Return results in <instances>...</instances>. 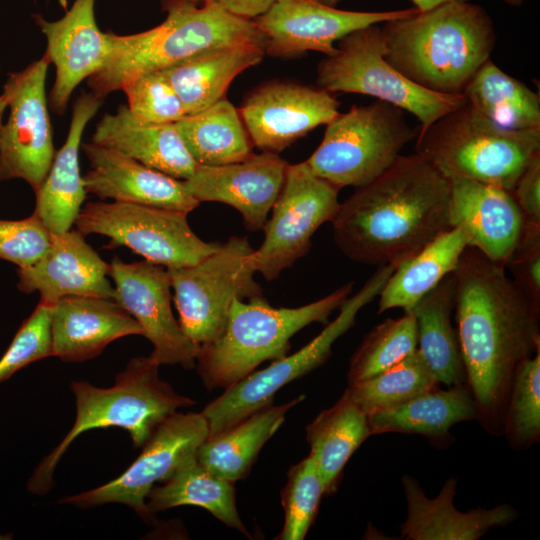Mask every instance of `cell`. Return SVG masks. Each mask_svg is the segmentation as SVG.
Listing matches in <instances>:
<instances>
[{"label":"cell","instance_id":"25","mask_svg":"<svg viewBox=\"0 0 540 540\" xmlns=\"http://www.w3.org/2000/svg\"><path fill=\"white\" fill-rule=\"evenodd\" d=\"M407 517L401 535L407 540H477L493 527L512 523L518 511L509 504L467 512L455 508L457 479L449 478L435 498H429L419 482L405 474L401 478Z\"/></svg>","mask_w":540,"mask_h":540},{"label":"cell","instance_id":"2","mask_svg":"<svg viewBox=\"0 0 540 540\" xmlns=\"http://www.w3.org/2000/svg\"><path fill=\"white\" fill-rule=\"evenodd\" d=\"M450 191V180L419 154L399 155L340 203L334 242L355 262L396 268L452 228Z\"/></svg>","mask_w":540,"mask_h":540},{"label":"cell","instance_id":"46","mask_svg":"<svg viewBox=\"0 0 540 540\" xmlns=\"http://www.w3.org/2000/svg\"><path fill=\"white\" fill-rule=\"evenodd\" d=\"M227 12L248 20L264 14L276 0H212Z\"/></svg>","mask_w":540,"mask_h":540},{"label":"cell","instance_id":"50","mask_svg":"<svg viewBox=\"0 0 540 540\" xmlns=\"http://www.w3.org/2000/svg\"><path fill=\"white\" fill-rule=\"evenodd\" d=\"M502 1L511 6H519L523 3L524 0H502Z\"/></svg>","mask_w":540,"mask_h":540},{"label":"cell","instance_id":"40","mask_svg":"<svg viewBox=\"0 0 540 540\" xmlns=\"http://www.w3.org/2000/svg\"><path fill=\"white\" fill-rule=\"evenodd\" d=\"M325 489L317 466L308 456L291 466L281 491L284 524L276 540H303L312 526Z\"/></svg>","mask_w":540,"mask_h":540},{"label":"cell","instance_id":"28","mask_svg":"<svg viewBox=\"0 0 540 540\" xmlns=\"http://www.w3.org/2000/svg\"><path fill=\"white\" fill-rule=\"evenodd\" d=\"M262 45L245 42L211 48L160 70L178 94L186 115L226 97L236 76L260 63Z\"/></svg>","mask_w":540,"mask_h":540},{"label":"cell","instance_id":"12","mask_svg":"<svg viewBox=\"0 0 540 540\" xmlns=\"http://www.w3.org/2000/svg\"><path fill=\"white\" fill-rule=\"evenodd\" d=\"M74 224L84 236L104 235L110 239L107 247H128L166 269L195 265L221 245L198 237L187 213L143 204L90 202L81 208Z\"/></svg>","mask_w":540,"mask_h":540},{"label":"cell","instance_id":"4","mask_svg":"<svg viewBox=\"0 0 540 540\" xmlns=\"http://www.w3.org/2000/svg\"><path fill=\"white\" fill-rule=\"evenodd\" d=\"M161 6L167 16L158 26L130 35L110 32L109 57L87 79L91 92L105 98L136 77L211 48L245 42L263 46L253 20L235 16L212 0H161Z\"/></svg>","mask_w":540,"mask_h":540},{"label":"cell","instance_id":"48","mask_svg":"<svg viewBox=\"0 0 540 540\" xmlns=\"http://www.w3.org/2000/svg\"><path fill=\"white\" fill-rule=\"evenodd\" d=\"M7 108V102H6V99L4 97V95L1 93L0 94V131H1V127H2V124H3V115H4V112Z\"/></svg>","mask_w":540,"mask_h":540},{"label":"cell","instance_id":"10","mask_svg":"<svg viewBox=\"0 0 540 540\" xmlns=\"http://www.w3.org/2000/svg\"><path fill=\"white\" fill-rule=\"evenodd\" d=\"M253 252L246 237L231 236L199 263L167 269L179 325L198 346L222 334L234 299L263 295L254 279Z\"/></svg>","mask_w":540,"mask_h":540},{"label":"cell","instance_id":"42","mask_svg":"<svg viewBox=\"0 0 540 540\" xmlns=\"http://www.w3.org/2000/svg\"><path fill=\"white\" fill-rule=\"evenodd\" d=\"M52 309L53 306L39 302L18 329L0 358V383L30 363L52 356Z\"/></svg>","mask_w":540,"mask_h":540},{"label":"cell","instance_id":"32","mask_svg":"<svg viewBox=\"0 0 540 540\" xmlns=\"http://www.w3.org/2000/svg\"><path fill=\"white\" fill-rule=\"evenodd\" d=\"M454 308L452 272L410 310L416 321L417 349L438 384L448 387L466 385L457 329L452 323Z\"/></svg>","mask_w":540,"mask_h":540},{"label":"cell","instance_id":"23","mask_svg":"<svg viewBox=\"0 0 540 540\" xmlns=\"http://www.w3.org/2000/svg\"><path fill=\"white\" fill-rule=\"evenodd\" d=\"M450 225L461 226L470 244L505 267L524 226L510 190L471 179H450Z\"/></svg>","mask_w":540,"mask_h":540},{"label":"cell","instance_id":"9","mask_svg":"<svg viewBox=\"0 0 540 540\" xmlns=\"http://www.w3.org/2000/svg\"><path fill=\"white\" fill-rule=\"evenodd\" d=\"M337 53L317 67V86L330 92L375 97L414 115L419 132L467 102L464 94H442L409 80L385 58L379 24L355 30L337 41Z\"/></svg>","mask_w":540,"mask_h":540},{"label":"cell","instance_id":"13","mask_svg":"<svg viewBox=\"0 0 540 540\" xmlns=\"http://www.w3.org/2000/svg\"><path fill=\"white\" fill-rule=\"evenodd\" d=\"M339 190L316 176L305 161L288 164L271 218L263 227L264 240L252 254L255 271L272 281L305 256L317 229L334 218Z\"/></svg>","mask_w":540,"mask_h":540},{"label":"cell","instance_id":"1","mask_svg":"<svg viewBox=\"0 0 540 540\" xmlns=\"http://www.w3.org/2000/svg\"><path fill=\"white\" fill-rule=\"evenodd\" d=\"M455 321L466 385L477 420L490 434H503L508 396L518 365L540 350V305L473 246L456 269Z\"/></svg>","mask_w":540,"mask_h":540},{"label":"cell","instance_id":"43","mask_svg":"<svg viewBox=\"0 0 540 540\" xmlns=\"http://www.w3.org/2000/svg\"><path fill=\"white\" fill-rule=\"evenodd\" d=\"M51 233L33 213L21 220L0 219V259L25 268L47 250Z\"/></svg>","mask_w":540,"mask_h":540},{"label":"cell","instance_id":"31","mask_svg":"<svg viewBox=\"0 0 540 540\" xmlns=\"http://www.w3.org/2000/svg\"><path fill=\"white\" fill-rule=\"evenodd\" d=\"M469 244L467 232L455 226L398 265L378 295V314L393 308L410 311L456 269Z\"/></svg>","mask_w":540,"mask_h":540},{"label":"cell","instance_id":"14","mask_svg":"<svg viewBox=\"0 0 540 540\" xmlns=\"http://www.w3.org/2000/svg\"><path fill=\"white\" fill-rule=\"evenodd\" d=\"M49 64L43 55L11 73L2 92L9 115L0 131V183L20 178L34 192L46 178L56 154L45 91Z\"/></svg>","mask_w":540,"mask_h":540},{"label":"cell","instance_id":"11","mask_svg":"<svg viewBox=\"0 0 540 540\" xmlns=\"http://www.w3.org/2000/svg\"><path fill=\"white\" fill-rule=\"evenodd\" d=\"M394 266H379L361 289L339 307L338 316L309 343L290 355L274 360L268 367L253 371L211 401L201 411L207 421L208 436L237 424L258 409L272 404L283 386L325 363L335 341L352 328L360 310L380 293Z\"/></svg>","mask_w":540,"mask_h":540},{"label":"cell","instance_id":"33","mask_svg":"<svg viewBox=\"0 0 540 540\" xmlns=\"http://www.w3.org/2000/svg\"><path fill=\"white\" fill-rule=\"evenodd\" d=\"M369 436L367 414L345 393L306 427L309 457L318 468L325 495L336 491L346 463Z\"/></svg>","mask_w":540,"mask_h":540},{"label":"cell","instance_id":"29","mask_svg":"<svg viewBox=\"0 0 540 540\" xmlns=\"http://www.w3.org/2000/svg\"><path fill=\"white\" fill-rule=\"evenodd\" d=\"M371 435L419 434L433 442H447L451 427L477 420L478 411L466 385L431 389L400 405L368 414Z\"/></svg>","mask_w":540,"mask_h":540},{"label":"cell","instance_id":"35","mask_svg":"<svg viewBox=\"0 0 540 540\" xmlns=\"http://www.w3.org/2000/svg\"><path fill=\"white\" fill-rule=\"evenodd\" d=\"M174 124L198 165L220 166L253 154L254 146L240 113L226 97Z\"/></svg>","mask_w":540,"mask_h":540},{"label":"cell","instance_id":"6","mask_svg":"<svg viewBox=\"0 0 540 540\" xmlns=\"http://www.w3.org/2000/svg\"><path fill=\"white\" fill-rule=\"evenodd\" d=\"M353 283L306 305L273 307L262 296L234 299L226 327L214 341L199 346L196 367L209 390L227 388L251 374L261 363L284 357L290 339L309 324L327 322L349 297Z\"/></svg>","mask_w":540,"mask_h":540},{"label":"cell","instance_id":"17","mask_svg":"<svg viewBox=\"0 0 540 540\" xmlns=\"http://www.w3.org/2000/svg\"><path fill=\"white\" fill-rule=\"evenodd\" d=\"M109 276L117 301L141 326L153 345L151 357L159 364L194 368L199 346L182 331L171 309V280L167 269L147 260L126 263L114 257Z\"/></svg>","mask_w":540,"mask_h":540},{"label":"cell","instance_id":"26","mask_svg":"<svg viewBox=\"0 0 540 540\" xmlns=\"http://www.w3.org/2000/svg\"><path fill=\"white\" fill-rule=\"evenodd\" d=\"M102 97L82 93L74 103L68 135L55 154L49 172L35 191L34 214L52 234L71 229L86 198L79 166V150L85 127L103 103Z\"/></svg>","mask_w":540,"mask_h":540},{"label":"cell","instance_id":"24","mask_svg":"<svg viewBox=\"0 0 540 540\" xmlns=\"http://www.w3.org/2000/svg\"><path fill=\"white\" fill-rule=\"evenodd\" d=\"M144 336L138 322L115 300L68 296L52 309V356L81 362L98 356L116 339Z\"/></svg>","mask_w":540,"mask_h":540},{"label":"cell","instance_id":"39","mask_svg":"<svg viewBox=\"0 0 540 540\" xmlns=\"http://www.w3.org/2000/svg\"><path fill=\"white\" fill-rule=\"evenodd\" d=\"M503 434L516 450L530 448L540 440V350L516 368Z\"/></svg>","mask_w":540,"mask_h":540},{"label":"cell","instance_id":"18","mask_svg":"<svg viewBox=\"0 0 540 540\" xmlns=\"http://www.w3.org/2000/svg\"><path fill=\"white\" fill-rule=\"evenodd\" d=\"M332 93L291 81H270L256 87L238 109L253 146L278 154L338 114Z\"/></svg>","mask_w":540,"mask_h":540},{"label":"cell","instance_id":"45","mask_svg":"<svg viewBox=\"0 0 540 540\" xmlns=\"http://www.w3.org/2000/svg\"><path fill=\"white\" fill-rule=\"evenodd\" d=\"M511 192L524 222L540 225V150L530 158Z\"/></svg>","mask_w":540,"mask_h":540},{"label":"cell","instance_id":"44","mask_svg":"<svg viewBox=\"0 0 540 540\" xmlns=\"http://www.w3.org/2000/svg\"><path fill=\"white\" fill-rule=\"evenodd\" d=\"M513 281L540 305V225L524 222L520 238L505 264Z\"/></svg>","mask_w":540,"mask_h":540},{"label":"cell","instance_id":"7","mask_svg":"<svg viewBox=\"0 0 540 540\" xmlns=\"http://www.w3.org/2000/svg\"><path fill=\"white\" fill-rule=\"evenodd\" d=\"M539 150L540 129H506L468 102L418 132L415 145V153L449 180L471 179L510 191Z\"/></svg>","mask_w":540,"mask_h":540},{"label":"cell","instance_id":"8","mask_svg":"<svg viewBox=\"0 0 540 540\" xmlns=\"http://www.w3.org/2000/svg\"><path fill=\"white\" fill-rule=\"evenodd\" d=\"M415 135L403 110L390 103L354 105L326 124L320 145L305 162L337 188H356L387 170Z\"/></svg>","mask_w":540,"mask_h":540},{"label":"cell","instance_id":"20","mask_svg":"<svg viewBox=\"0 0 540 540\" xmlns=\"http://www.w3.org/2000/svg\"><path fill=\"white\" fill-rule=\"evenodd\" d=\"M95 0H74L65 15L47 21L35 15V23L47 39L45 56L56 68L48 103L63 114L74 89L98 72L111 51L110 32L100 31L94 14Z\"/></svg>","mask_w":540,"mask_h":540},{"label":"cell","instance_id":"16","mask_svg":"<svg viewBox=\"0 0 540 540\" xmlns=\"http://www.w3.org/2000/svg\"><path fill=\"white\" fill-rule=\"evenodd\" d=\"M416 8L393 11H348L314 0H276L253 21L265 54L291 57L306 51L337 53L335 43L347 34L375 24L405 18Z\"/></svg>","mask_w":540,"mask_h":540},{"label":"cell","instance_id":"47","mask_svg":"<svg viewBox=\"0 0 540 540\" xmlns=\"http://www.w3.org/2000/svg\"><path fill=\"white\" fill-rule=\"evenodd\" d=\"M419 12L429 10L439 4L449 1H470V0H410Z\"/></svg>","mask_w":540,"mask_h":540},{"label":"cell","instance_id":"36","mask_svg":"<svg viewBox=\"0 0 540 540\" xmlns=\"http://www.w3.org/2000/svg\"><path fill=\"white\" fill-rule=\"evenodd\" d=\"M463 94L473 108L501 127L540 129L539 94L490 59L476 72Z\"/></svg>","mask_w":540,"mask_h":540},{"label":"cell","instance_id":"21","mask_svg":"<svg viewBox=\"0 0 540 540\" xmlns=\"http://www.w3.org/2000/svg\"><path fill=\"white\" fill-rule=\"evenodd\" d=\"M109 264L85 241L77 229L52 234L44 254L17 271V288L37 291L40 303L55 305L68 296H93L115 300L116 291L107 276Z\"/></svg>","mask_w":540,"mask_h":540},{"label":"cell","instance_id":"38","mask_svg":"<svg viewBox=\"0 0 540 540\" xmlns=\"http://www.w3.org/2000/svg\"><path fill=\"white\" fill-rule=\"evenodd\" d=\"M418 345L417 327L411 311L388 318L372 328L352 355L348 383L374 377L411 355Z\"/></svg>","mask_w":540,"mask_h":540},{"label":"cell","instance_id":"15","mask_svg":"<svg viewBox=\"0 0 540 540\" xmlns=\"http://www.w3.org/2000/svg\"><path fill=\"white\" fill-rule=\"evenodd\" d=\"M208 424L202 413H179L167 417L142 446L137 459L116 479L65 497L61 504L82 508L106 503H120L132 508L142 518H149L146 498L154 484L166 481L208 437Z\"/></svg>","mask_w":540,"mask_h":540},{"label":"cell","instance_id":"19","mask_svg":"<svg viewBox=\"0 0 540 540\" xmlns=\"http://www.w3.org/2000/svg\"><path fill=\"white\" fill-rule=\"evenodd\" d=\"M287 166L278 154L262 151L240 162L198 165L192 176L182 181L200 203H225L239 211L248 230L258 231L282 189Z\"/></svg>","mask_w":540,"mask_h":540},{"label":"cell","instance_id":"30","mask_svg":"<svg viewBox=\"0 0 540 540\" xmlns=\"http://www.w3.org/2000/svg\"><path fill=\"white\" fill-rule=\"evenodd\" d=\"M304 398L300 395L278 406L266 405L228 429L208 436L196 451L197 461L230 482L244 479L264 444L285 421L287 412Z\"/></svg>","mask_w":540,"mask_h":540},{"label":"cell","instance_id":"49","mask_svg":"<svg viewBox=\"0 0 540 540\" xmlns=\"http://www.w3.org/2000/svg\"><path fill=\"white\" fill-rule=\"evenodd\" d=\"M314 1H317V2H319V3L325 4V5H328V6L336 7V5H337L341 0H314Z\"/></svg>","mask_w":540,"mask_h":540},{"label":"cell","instance_id":"27","mask_svg":"<svg viewBox=\"0 0 540 540\" xmlns=\"http://www.w3.org/2000/svg\"><path fill=\"white\" fill-rule=\"evenodd\" d=\"M91 142L179 180L191 177L198 166L174 123L140 122L126 105H120L113 114H104L96 125Z\"/></svg>","mask_w":540,"mask_h":540},{"label":"cell","instance_id":"37","mask_svg":"<svg viewBox=\"0 0 540 540\" xmlns=\"http://www.w3.org/2000/svg\"><path fill=\"white\" fill-rule=\"evenodd\" d=\"M437 385L422 354L416 349L384 372L348 384L344 393L368 415L405 403Z\"/></svg>","mask_w":540,"mask_h":540},{"label":"cell","instance_id":"3","mask_svg":"<svg viewBox=\"0 0 540 540\" xmlns=\"http://www.w3.org/2000/svg\"><path fill=\"white\" fill-rule=\"evenodd\" d=\"M386 60L417 85L463 94L496 44L492 18L470 1H449L381 24Z\"/></svg>","mask_w":540,"mask_h":540},{"label":"cell","instance_id":"41","mask_svg":"<svg viewBox=\"0 0 540 540\" xmlns=\"http://www.w3.org/2000/svg\"><path fill=\"white\" fill-rule=\"evenodd\" d=\"M134 118L146 124L176 123L186 112L178 94L161 71H154L127 82L121 89Z\"/></svg>","mask_w":540,"mask_h":540},{"label":"cell","instance_id":"34","mask_svg":"<svg viewBox=\"0 0 540 540\" xmlns=\"http://www.w3.org/2000/svg\"><path fill=\"white\" fill-rule=\"evenodd\" d=\"M146 499L150 515L177 506H198L227 527L250 536L236 507L234 483L204 468L196 454L186 459L163 485L154 486Z\"/></svg>","mask_w":540,"mask_h":540},{"label":"cell","instance_id":"5","mask_svg":"<svg viewBox=\"0 0 540 540\" xmlns=\"http://www.w3.org/2000/svg\"><path fill=\"white\" fill-rule=\"evenodd\" d=\"M159 364L151 357L132 358L108 388L74 381L75 422L63 440L38 465L27 483L32 493L42 495L53 484V472L64 452L81 434L96 428L125 429L133 447H142L156 428L179 408L195 400L178 394L159 377Z\"/></svg>","mask_w":540,"mask_h":540},{"label":"cell","instance_id":"22","mask_svg":"<svg viewBox=\"0 0 540 540\" xmlns=\"http://www.w3.org/2000/svg\"><path fill=\"white\" fill-rule=\"evenodd\" d=\"M82 149L90 163L83 176L87 193L187 214L200 204L187 192L182 180L93 142L82 144Z\"/></svg>","mask_w":540,"mask_h":540}]
</instances>
